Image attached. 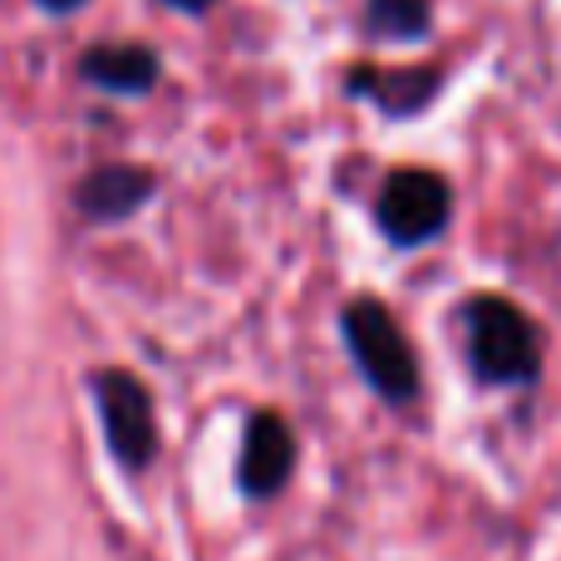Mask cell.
<instances>
[{
  "instance_id": "obj_3",
  "label": "cell",
  "mask_w": 561,
  "mask_h": 561,
  "mask_svg": "<svg viewBox=\"0 0 561 561\" xmlns=\"http://www.w3.org/2000/svg\"><path fill=\"white\" fill-rule=\"evenodd\" d=\"M99 419H104V438L124 468H148L158 454V414L148 389L138 385L128 369H99L94 375Z\"/></svg>"
},
{
  "instance_id": "obj_10",
  "label": "cell",
  "mask_w": 561,
  "mask_h": 561,
  "mask_svg": "<svg viewBox=\"0 0 561 561\" xmlns=\"http://www.w3.org/2000/svg\"><path fill=\"white\" fill-rule=\"evenodd\" d=\"M39 5H45V10H59V15H65V10H79L84 0H39Z\"/></svg>"
},
{
  "instance_id": "obj_2",
  "label": "cell",
  "mask_w": 561,
  "mask_h": 561,
  "mask_svg": "<svg viewBox=\"0 0 561 561\" xmlns=\"http://www.w3.org/2000/svg\"><path fill=\"white\" fill-rule=\"evenodd\" d=\"M345 345L355 355L359 375L389 399V404H409L419 394V359L409 350L404 330L394 325L379 300H350L345 306Z\"/></svg>"
},
{
  "instance_id": "obj_7",
  "label": "cell",
  "mask_w": 561,
  "mask_h": 561,
  "mask_svg": "<svg viewBox=\"0 0 561 561\" xmlns=\"http://www.w3.org/2000/svg\"><path fill=\"white\" fill-rule=\"evenodd\" d=\"M84 79H94L99 89L114 94H148L158 84V59L144 45H99L84 55Z\"/></svg>"
},
{
  "instance_id": "obj_9",
  "label": "cell",
  "mask_w": 561,
  "mask_h": 561,
  "mask_svg": "<svg viewBox=\"0 0 561 561\" xmlns=\"http://www.w3.org/2000/svg\"><path fill=\"white\" fill-rule=\"evenodd\" d=\"M369 25L379 35L414 39L428 30V0H369Z\"/></svg>"
},
{
  "instance_id": "obj_8",
  "label": "cell",
  "mask_w": 561,
  "mask_h": 561,
  "mask_svg": "<svg viewBox=\"0 0 561 561\" xmlns=\"http://www.w3.org/2000/svg\"><path fill=\"white\" fill-rule=\"evenodd\" d=\"M359 75L365 79H355V89L379 99L389 114H414V108H424V99L434 94V84H438L434 69H399V75H385V79H375V69H359Z\"/></svg>"
},
{
  "instance_id": "obj_11",
  "label": "cell",
  "mask_w": 561,
  "mask_h": 561,
  "mask_svg": "<svg viewBox=\"0 0 561 561\" xmlns=\"http://www.w3.org/2000/svg\"><path fill=\"white\" fill-rule=\"evenodd\" d=\"M168 5H178V10H207L213 0H168Z\"/></svg>"
},
{
  "instance_id": "obj_4",
  "label": "cell",
  "mask_w": 561,
  "mask_h": 561,
  "mask_svg": "<svg viewBox=\"0 0 561 561\" xmlns=\"http://www.w3.org/2000/svg\"><path fill=\"white\" fill-rule=\"evenodd\" d=\"M375 217L389 242H399V247L428 242L448 222V183L438 173H428V168H404V173H394L385 183Z\"/></svg>"
},
{
  "instance_id": "obj_6",
  "label": "cell",
  "mask_w": 561,
  "mask_h": 561,
  "mask_svg": "<svg viewBox=\"0 0 561 561\" xmlns=\"http://www.w3.org/2000/svg\"><path fill=\"white\" fill-rule=\"evenodd\" d=\"M148 197H153V173H148V168H134V163H108L79 183V207H84L94 222L128 217L134 207H144Z\"/></svg>"
},
{
  "instance_id": "obj_1",
  "label": "cell",
  "mask_w": 561,
  "mask_h": 561,
  "mask_svg": "<svg viewBox=\"0 0 561 561\" xmlns=\"http://www.w3.org/2000/svg\"><path fill=\"white\" fill-rule=\"evenodd\" d=\"M468 350L488 385H527L542 369V335L533 316L503 296H483L468 306Z\"/></svg>"
},
{
  "instance_id": "obj_5",
  "label": "cell",
  "mask_w": 561,
  "mask_h": 561,
  "mask_svg": "<svg viewBox=\"0 0 561 561\" xmlns=\"http://www.w3.org/2000/svg\"><path fill=\"white\" fill-rule=\"evenodd\" d=\"M290 463H296V438H290V424L280 414H252L242 438V463H237V478L252 497H272L286 488Z\"/></svg>"
}]
</instances>
